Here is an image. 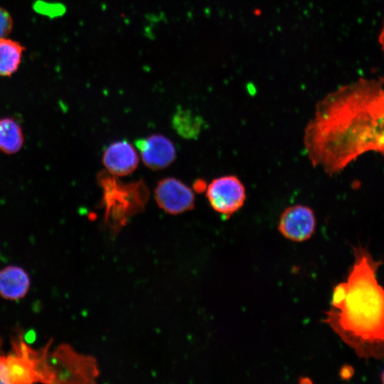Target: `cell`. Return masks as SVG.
Wrapping results in <instances>:
<instances>
[{
    "instance_id": "1",
    "label": "cell",
    "mask_w": 384,
    "mask_h": 384,
    "mask_svg": "<svg viewBox=\"0 0 384 384\" xmlns=\"http://www.w3.org/2000/svg\"><path fill=\"white\" fill-rule=\"evenodd\" d=\"M303 144L311 165L329 176L366 153L384 156V78H360L319 100Z\"/></svg>"
},
{
    "instance_id": "2",
    "label": "cell",
    "mask_w": 384,
    "mask_h": 384,
    "mask_svg": "<svg viewBox=\"0 0 384 384\" xmlns=\"http://www.w3.org/2000/svg\"><path fill=\"white\" fill-rule=\"evenodd\" d=\"M353 250V265L346 280L334 287L324 322L358 357L383 359L384 288L377 279L383 262L361 244Z\"/></svg>"
},
{
    "instance_id": "3",
    "label": "cell",
    "mask_w": 384,
    "mask_h": 384,
    "mask_svg": "<svg viewBox=\"0 0 384 384\" xmlns=\"http://www.w3.org/2000/svg\"><path fill=\"white\" fill-rule=\"evenodd\" d=\"M48 346L33 350L20 337L12 353L0 356V383H58L55 370L47 361Z\"/></svg>"
},
{
    "instance_id": "4",
    "label": "cell",
    "mask_w": 384,
    "mask_h": 384,
    "mask_svg": "<svg viewBox=\"0 0 384 384\" xmlns=\"http://www.w3.org/2000/svg\"><path fill=\"white\" fill-rule=\"evenodd\" d=\"M53 358L59 367L58 383H93L100 374L94 357L80 354L68 345L60 346Z\"/></svg>"
},
{
    "instance_id": "5",
    "label": "cell",
    "mask_w": 384,
    "mask_h": 384,
    "mask_svg": "<svg viewBox=\"0 0 384 384\" xmlns=\"http://www.w3.org/2000/svg\"><path fill=\"white\" fill-rule=\"evenodd\" d=\"M206 198L216 213L228 218L244 206L246 190L238 176L224 175L214 178L208 184Z\"/></svg>"
},
{
    "instance_id": "6",
    "label": "cell",
    "mask_w": 384,
    "mask_h": 384,
    "mask_svg": "<svg viewBox=\"0 0 384 384\" xmlns=\"http://www.w3.org/2000/svg\"><path fill=\"white\" fill-rule=\"evenodd\" d=\"M316 225L314 210L308 206L295 204L287 207L282 212L278 223L280 233L294 242L309 239Z\"/></svg>"
},
{
    "instance_id": "7",
    "label": "cell",
    "mask_w": 384,
    "mask_h": 384,
    "mask_svg": "<svg viewBox=\"0 0 384 384\" xmlns=\"http://www.w3.org/2000/svg\"><path fill=\"white\" fill-rule=\"evenodd\" d=\"M159 206L170 214H179L194 208L193 191L180 180L168 177L159 181L154 189Z\"/></svg>"
},
{
    "instance_id": "8",
    "label": "cell",
    "mask_w": 384,
    "mask_h": 384,
    "mask_svg": "<svg viewBox=\"0 0 384 384\" xmlns=\"http://www.w3.org/2000/svg\"><path fill=\"white\" fill-rule=\"evenodd\" d=\"M144 164L153 170L168 167L175 159L176 150L173 142L162 134H152L136 140Z\"/></svg>"
},
{
    "instance_id": "9",
    "label": "cell",
    "mask_w": 384,
    "mask_h": 384,
    "mask_svg": "<svg viewBox=\"0 0 384 384\" xmlns=\"http://www.w3.org/2000/svg\"><path fill=\"white\" fill-rule=\"evenodd\" d=\"M102 162L110 173L124 176L136 169L139 159L134 148L127 141L120 140L110 144L106 148Z\"/></svg>"
},
{
    "instance_id": "10",
    "label": "cell",
    "mask_w": 384,
    "mask_h": 384,
    "mask_svg": "<svg viewBox=\"0 0 384 384\" xmlns=\"http://www.w3.org/2000/svg\"><path fill=\"white\" fill-rule=\"evenodd\" d=\"M30 287L27 272L20 267L8 266L0 270V295L9 300L25 297Z\"/></svg>"
},
{
    "instance_id": "11",
    "label": "cell",
    "mask_w": 384,
    "mask_h": 384,
    "mask_svg": "<svg viewBox=\"0 0 384 384\" xmlns=\"http://www.w3.org/2000/svg\"><path fill=\"white\" fill-rule=\"evenodd\" d=\"M24 51L25 47L19 42L0 38V76L9 77L17 71Z\"/></svg>"
},
{
    "instance_id": "12",
    "label": "cell",
    "mask_w": 384,
    "mask_h": 384,
    "mask_svg": "<svg viewBox=\"0 0 384 384\" xmlns=\"http://www.w3.org/2000/svg\"><path fill=\"white\" fill-rule=\"evenodd\" d=\"M23 140L21 127L14 119H0V151L8 154L16 153L21 149Z\"/></svg>"
},
{
    "instance_id": "13",
    "label": "cell",
    "mask_w": 384,
    "mask_h": 384,
    "mask_svg": "<svg viewBox=\"0 0 384 384\" xmlns=\"http://www.w3.org/2000/svg\"><path fill=\"white\" fill-rule=\"evenodd\" d=\"M173 128L181 137L188 139H197L201 134L204 121L201 117L190 110L181 109L177 110L171 119Z\"/></svg>"
},
{
    "instance_id": "14",
    "label": "cell",
    "mask_w": 384,
    "mask_h": 384,
    "mask_svg": "<svg viewBox=\"0 0 384 384\" xmlns=\"http://www.w3.org/2000/svg\"><path fill=\"white\" fill-rule=\"evenodd\" d=\"M13 18L9 12L0 6V38H5L12 31Z\"/></svg>"
},
{
    "instance_id": "15",
    "label": "cell",
    "mask_w": 384,
    "mask_h": 384,
    "mask_svg": "<svg viewBox=\"0 0 384 384\" xmlns=\"http://www.w3.org/2000/svg\"><path fill=\"white\" fill-rule=\"evenodd\" d=\"M353 373V370L351 366H343L341 370V377L343 379L350 378Z\"/></svg>"
},
{
    "instance_id": "16",
    "label": "cell",
    "mask_w": 384,
    "mask_h": 384,
    "mask_svg": "<svg viewBox=\"0 0 384 384\" xmlns=\"http://www.w3.org/2000/svg\"><path fill=\"white\" fill-rule=\"evenodd\" d=\"M378 41H379V43L381 46V48L384 54V23H383L382 30L380 31V33L379 35Z\"/></svg>"
},
{
    "instance_id": "17",
    "label": "cell",
    "mask_w": 384,
    "mask_h": 384,
    "mask_svg": "<svg viewBox=\"0 0 384 384\" xmlns=\"http://www.w3.org/2000/svg\"><path fill=\"white\" fill-rule=\"evenodd\" d=\"M380 379H381V382L384 384V370L382 371L380 374Z\"/></svg>"
}]
</instances>
